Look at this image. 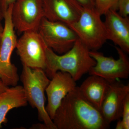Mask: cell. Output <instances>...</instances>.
Masks as SVG:
<instances>
[{"instance_id":"1","label":"cell","mask_w":129,"mask_h":129,"mask_svg":"<svg viewBox=\"0 0 129 129\" xmlns=\"http://www.w3.org/2000/svg\"><path fill=\"white\" fill-rule=\"evenodd\" d=\"M56 129H107L101 111L86 99L76 86L63 99L53 119Z\"/></svg>"},{"instance_id":"2","label":"cell","mask_w":129,"mask_h":129,"mask_svg":"<svg viewBox=\"0 0 129 129\" xmlns=\"http://www.w3.org/2000/svg\"><path fill=\"white\" fill-rule=\"evenodd\" d=\"M90 51L79 39L70 50L62 55H58L47 47L45 72L50 79L58 71L66 72L76 81L96 64Z\"/></svg>"},{"instance_id":"3","label":"cell","mask_w":129,"mask_h":129,"mask_svg":"<svg viewBox=\"0 0 129 129\" xmlns=\"http://www.w3.org/2000/svg\"><path fill=\"white\" fill-rule=\"evenodd\" d=\"M20 79L28 103L37 109L39 119L48 129H56L46 109V89L50 81L45 72L41 69H32L23 65Z\"/></svg>"},{"instance_id":"4","label":"cell","mask_w":129,"mask_h":129,"mask_svg":"<svg viewBox=\"0 0 129 129\" xmlns=\"http://www.w3.org/2000/svg\"><path fill=\"white\" fill-rule=\"evenodd\" d=\"M13 5L3 16L5 25L0 46V80L8 87L17 85L19 80L17 68L11 61L18 40L12 21Z\"/></svg>"},{"instance_id":"5","label":"cell","mask_w":129,"mask_h":129,"mask_svg":"<svg viewBox=\"0 0 129 129\" xmlns=\"http://www.w3.org/2000/svg\"><path fill=\"white\" fill-rule=\"evenodd\" d=\"M101 16L95 9L83 8L78 20L70 27L90 51H97L108 40Z\"/></svg>"},{"instance_id":"6","label":"cell","mask_w":129,"mask_h":129,"mask_svg":"<svg viewBox=\"0 0 129 129\" xmlns=\"http://www.w3.org/2000/svg\"><path fill=\"white\" fill-rule=\"evenodd\" d=\"M38 31L47 47L58 55L69 51L79 39L68 25L61 22L50 21L45 17L41 22Z\"/></svg>"},{"instance_id":"7","label":"cell","mask_w":129,"mask_h":129,"mask_svg":"<svg viewBox=\"0 0 129 129\" xmlns=\"http://www.w3.org/2000/svg\"><path fill=\"white\" fill-rule=\"evenodd\" d=\"M47 47L38 30H30L22 33L17 40L16 48L22 65L45 71Z\"/></svg>"},{"instance_id":"8","label":"cell","mask_w":129,"mask_h":129,"mask_svg":"<svg viewBox=\"0 0 129 129\" xmlns=\"http://www.w3.org/2000/svg\"><path fill=\"white\" fill-rule=\"evenodd\" d=\"M118 58L107 57L97 51H90V55L96 64L89 72L90 75H96L105 79L109 83L117 79H127L129 76V59L127 53L115 47Z\"/></svg>"},{"instance_id":"9","label":"cell","mask_w":129,"mask_h":129,"mask_svg":"<svg viewBox=\"0 0 129 129\" xmlns=\"http://www.w3.org/2000/svg\"><path fill=\"white\" fill-rule=\"evenodd\" d=\"M11 17L14 29L19 33L38 30L44 17L43 0H16Z\"/></svg>"},{"instance_id":"10","label":"cell","mask_w":129,"mask_h":129,"mask_svg":"<svg viewBox=\"0 0 129 129\" xmlns=\"http://www.w3.org/2000/svg\"><path fill=\"white\" fill-rule=\"evenodd\" d=\"M51 79L46 89L48 101L46 109L52 120L63 99L77 86L76 81L66 72L58 71Z\"/></svg>"},{"instance_id":"11","label":"cell","mask_w":129,"mask_h":129,"mask_svg":"<svg viewBox=\"0 0 129 129\" xmlns=\"http://www.w3.org/2000/svg\"><path fill=\"white\" fill-rule=\"evenodd\" d=\"M44 17L70 27L80 17L83 8L74 0H43Z\"/></svg>"},{"instance_id":"12","label":"cell","mask_w":129,"mask_h":129,"mask_svg":"<svg viewBox=\"0 0 129 129\" xmlns=\"http://www.w3.org/2000/svg\"><path fill=\"white\" fill-rule=\"evenodd\" d=\"M128 94L129 84H124L117 80L110 83L101 109L102 115L109 124L121 118L124 102Z\"/></svg>"},{"instance_id":"13","label":"cell","mask_w":129,"mask_h":129,"mask_svg":"<svg viewBox=\"0 0 129 129\" xmlns=\"http://www.w3.org/2000/svg\"><path fill=\"white\" fill-rule=\"evenodd\" d=\"M104 22L108 40L121 50L129 53V19L120 16L117 10L111 9L106 14Z\"/></svg>"},{"instance_id":"14","label":"cell","mask_w":129,"mask_h":129,"mask_svg":"<svg viewBox=\"0 0 129 129\" xmlns=\"http://www.w3.org/2000/svg\"><path fill=\"white\" fill-rule=\"evenodd\" d=\"M109 85L110 83L105 79L98 75H90L79 88L86 99L101 111Z\"/></svg>"},{"instance_id":"15","label":"cell","mask_w":129,"mask_h":129,"mask_svg":"<svg viewBox=\"0 0 129 129\" xmlns=\"http://www.w3.org/2000/svg\"><path fill=\"white\" fill-rule=\"evenodd\" d=\"M28 102L22 86L17 85L8 88L0 94V128L7 122V116L13 109L27 106Z\"/></svg>"},{"instance_id":"16","label":"cell","mask_w":129,"mask_h":129,"mask_svg":"<svg viewBox=\"0 0 129 129\" xmlns=\"http://www.w3.org/2000/svg\"><path fill=\"white\" fill-rule=\"evenodd\" d=\"M118 0H95V10L101 16L109 10L117 9Z\"/></svg>"},{"instance_id":"17","label":"cell","mask_w":129,"mask_h":129,"mask_svg":"<svg viewBox=\"0 0 129 129\" xmlns=\"http://www.w3.org/2000/svg\"><path fill=\"white\" fill-rule=\"evenodd\" d=\"M122 119L118 120L116 129H129V94L127 95L124 102Z\"/></svg>"},{"instance_id":"18","label":"cell","mask_w":129,"mask_h":129,"mask_svg":"<svg viewBox=\"0 0 129 129\" xmlns=\"http://www.w3.org/2000/svg\"><path fill=\"white\" fill-rule=\"evenodd\" d=\"M117 9L120 16L128 17L129 15V0H118Z\"/></svg>"},{"instance_id":"19","label":"cell","mask_w":129,"mask_h":129,"mask_svg":"<svg viewBox=\"0 0 129 129\" xmlns=\"http://www.w3.org/2000/svg\"><path fill=\"white\" fill-rule=\"evenodd\" d=\"M83 8L95 9V0H74Z\"/></svg>"},{"instance_id":"20","label":"cell","mask_w":129,"mask_h":129,"mask_svg":"<svg viewBox=\"0 0 129 129\" xmlns=\"http://www.w3.org/2000/svg\"><path fill=\"white\" fill-rule=\"evenodd\" d=\"M16 0H0V12L3 17L9 6L14 3Z\"/></svg>"},{"instance_id":"21","label":"cell","mask_w":129,"mask_h":129,"mask_svg":"<svg viewBox=\"0 0 129 129\" xmlns=\"http://www.w3.org/2000/svg\"><path fill=\"white\" fill-rule=\"evenodd\" d=\"M30 129H48L46 125L44 123H37L33 125L30 127Z\"/></svg>"},{"instance_id":"22","label":"cell","mask_w":129,"mask_h":129,"mask_svg":"<svg viewBox=\"0 0 129 129\" xmlns=\"http://www.w3.org/2000/svg\"><path fill=\"white\" fill-rule=\"evenodd\" d=\"M8 88V86L5 85V84L0 80V94L3 92H5Z\"/></svg>"},{"instance_id":"23","label":"cell","mask_w":129,"mask_h":129,"mask_svg":"<svg viewBox=\"0 0 129 129\" xmlns=\"http://www.w3.org/2000/svg\"><path fill=\"white\" fill-rule=\"evenodd\" d=\"M1 21V20H0V46H1V43L3 31H4V26H3Z\"/></svg>"},{"instance_id":"24","label":"cell","mask_w":129,"mask_h":129,"mask_svg":"<svg viewBox=\"0 0 129 129\" xmlns=\"http://www.w3.org/2000/svg\"><path fill=\"white\" fill-rule=\"evenodd\" d=\"M3 18V17L2 14L0 12V20H2Z\"/></svg>"}]
</instances>
